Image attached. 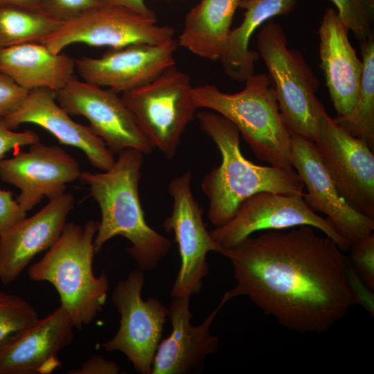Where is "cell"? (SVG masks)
Returning a JSON list of instances; mask_svg holds the SVG:
<instances>
[{
	"instance_id": "cell-1",
	"label": "cell",
	"mask_w": 374,
	"mask_h": 374,
	"mask_svg": "<svg viewBox=\"0 0 374 374\" xmlns=\"http://www.w3.org/2000/svg\"><path fill=\"white\" fill-rule=\"evenodd\" d=\"M302 225L251 235L218 253L235 285L223 297L247 296L265 314L300 333H322L357 304L350 264L330 237Z\"/></svg>"
},
{
	"instance_id": "cell-2",
	"label": "cell",
	"mask_w": 374,
	"mask_h": 374,
	"mask_svg": "<svg viewBox=\"0 0 374 374\" xmlns=\"http://www.w3.org/2000/svg\"><path fill=\"white\" fill-rule=\"evenodd\" d=\"M143 153L127 148L118 153L113 166L101 172L84 171L79 178L89 188L101 214L94 238L96 253L112 238L130 242L127 252L139 269H154L171 248V242L147 223L141 206L139 184Z\"/></svg>"
},
{
	"instance_id": "cell-3",
	"label": "cell",
	"mask_w": 374,
	"mask_h": 374,
	"mask_svg": "<svg viewBox=\"0 0 374 374\" xmlns=\"http://www.w3.org/2000/svg\"><path fill=\"white\" fill-rule=\"evenodd\" d=\"M195 116L222 157L220 166L207 173L201 184L208 199L207 216L215 227L230 221L240 204L258 193L303 195L304 184L293 168L260 166L243 156L240 132L227 118L211 110L199 111Z\"/></svg>"
},
{
	"instance_id": "cell-4",
	"label": "cell",
	"mask_w": 374,
	"mask_h": 374,
	"mask_svg": "<svg viewBox=\"0 0 374 374\" xmlns=\"http://www.w3.org/2000/svg\"><path fill=\"white\" fill-rule=\"evenodd\" d=\"M97 230L98 222L93 220L83 226L66 223L57 242L28 269L30 280L48 282L55 287L61 306L78 330L93 321L107 298V275L96 276L93 270Z\"/></svg>"
},
{
	"instance_id": "cell-5",
	"label": "cell",
	"mask_w": 374,
	"mask_h": 374,
	"mask_svg": "<svg viewBox=\"0 0 374 374\" xmlns=\"http://www.w3.org/2000/svg\"><path fill=\"white\" fill-rule=\"evenodd\" d=\"M244 82V89L233 93L223 92L213 84L193 87V103L197 109H210L230 121L259 160L293 168L292 134L281 116L269 75L253 73Z\"/></svg>"
},
{
	"instance_id": "cell-6",
	"label": "cell",
	"mask_w": 374,
	"mask_h": 374,
	"mask_svg": "<svg viewBox=\"0 0 374 374\" xmlns=\"http://www.w3.org/2000/svg\"><path fill=\"white\" fill-rule=\"evenodd\" d=\"M257 46L290 134L314 142L326 113L316 95L318 78L301 51L288 47L283 27L271 19L261 26Z\"/></svg>"
},
{
	"instance_id": "cell-7",
	"label": "cell",
	"mask_w": 374,
	"mask_h": 374,
	"mask_svg": "<svg viewBox=\"0 0 374 374\" xmlns=\"http://www.w3.org/2000/svg\"><path fill=\"white\" fill-rule=\"evenodd\" d=\"M188 75L174 65L150 82L122 93L121 98L154 148L171 159L197 109Z\"/></svg>"
},
{
	"instance_id": "cell-8",
	"label": "cell",
	"mask_w": 374,
	"mask_h": 374,
	"mask_svg": "<svg viewBox=\"0 0 374 374\" xmlns=\"http://www.w3.org/2000/svg\"><path fill=\"white\" fill-rule=\"evenodd\" d=\"M144 283L143 271L139 269L115 286L112 300L120 314L119 327L103 346L106 351L124 354L137 373L151 374L168 308L156 298H142Z\"/></svg>"
},
{
	"instance_id": "cell-9",
	"label": "cell",
	"mask_w": 374,
	"mask_h": 374,
	"mask_svg": "<svg viewBox=\"0 0 374 374\" xmlns=\"http://www.w3.org/2000/svg\"><path fill=\"white\" fill-rule=\"evenodd\" d=\"M175 29L157 24L127 8L105 6L85 15L63 22L40 43L53 53L72 44L119 48L130 44H160L173 38Z\"/></svg>"
},
{
	"instance_id": "cell-10",
	"label": "cell",
	"mask_w": 374,
	"mask_h": 374,
	"mask_svg": "<svg viewBox=\"0 0 374 374\" xmlns=\"http://www.w3.org/2000/svg\"><path fill=\"white\" fill-rule=\"evenodd\" d=\"M191 181L192 175L187 171L174 177L168 187L173 205L163 228L173 233L181 262L170 291L172 298L190 297L200 292L203 279L209 272L206 256L220 249L206 229L202 209L192 193Z\"/></svg>"
},
{
	"instance_id": "cell-11",
	"label": "cell",
	"mask_w": 374,
	"mask_h": 374,
	"mask_svg": "<svg viewBox=\"0 0 374 374\" xmlns=\"http://www.w3.org/2000/svg\"><path fill=\"white\" fill-rule=\"evenodd\" d=\"M302 195L258 193L240 204L230 221L215 227L210 233L220 249H227L256 231L308 225L330 237L342 251L349 249L350 244L338 233L330 221L313 211Z\"/></svg>"
},
{
	"instance_id": "cell-12",
	"label": "cell",
	"mask_w": 374,
	"mask_h": 374,
	"mask_svg": "<svg viewBox=\"0 0 374 374\" xmlns=\"http://www.w3.org/2000/svg\"><path fill=\"white\" fill-rule=\"evenodd\" d=\"M55 98L69 115L86 118L113 154L133 148L148 154L154 149L121 97L112 90L73 78L55 91Z\"/></svg>"
},
{
	"instance_id": "cell-13",
	"label": "cell",
	"mask_w": 374,
	"mask_h": 374,
	"mask_svg": "<svg viewBox=\"0 0 374 374\" xmlns=\"http://www.w3.org/2000/svg\"><path fill=\"white\" fill-rule=\"evenodd\" d=\"M290 161L307 190L302 195L306 204L313 211L326 215L350 244L373 232L374 217L358 210L344 197L314 142L292 135Z\"/></svg>"
},
{
	"instance_id": "cell-14",
	"label": "cell",
	"mask_w": 374,
	"mask_h": 374,
	"mask_svg": "<svg viewBox=\"0 0 374 374\" xmlns=\"http://www.w3.org/2000/svg\"><path fill=\"white\" fill-rule=\"evenodd\" d=\"M314 143L344 197L374 217L373 150L341 128L327 112Z\"/></svg>"
},
{
	"instance_id": "cell-15",
	"label": "cell",
	"mask_w": 374,
	"mask_h": 374,
	"mask_svg": "<svg viewBox=\"0 0 374 374\" xmlns=\"http://www.w3.org/2000/svg\"><path fill=\"white\" fill-rule=\"evenodd\" d=\"M174 38L160 44H136L110 48L99 57L75 59L83 81L118 93L143 86L175 65Z\"/></svg>"
},
{
	"instance_id": "cell-16",
	"label": "cell",
	"mask_w": 374,
	"mask_h": 374,
	"mask_svg": "<svg viewBox=\"0 0 374 374\" xmlns=\"http://www.w3.org/2000/svg\"><path fill=\"white\" fill-rule=\"evenodd\" d=\"M81 172L78 161L66 151L39 141L0 161V179L20 190L16 200L26 212L44 197L51 199L64 193Z\"/></svg>"
},
{
	"instance_id": "cell-17",
	"label": "cell",
	"mask_w": 374,
	"mask_h": 374,
	"mask_svg": "<svg viewBox=\"0 0 374 374\" xmlns=\"http://www.w3.org/2000/svg\"><path fill=\"white\" fill-rule=\"evenodd\" d=\"M75 328L60 305L0 344V374H50L61 367L60 350Z\"/></svg>"
},
{
	"instance_id": "cell-18",
	"label": "cell",
	"mask_w": 374,
	"mask_h": 374,
	"mask_svg": "<svg viewBox=\"0 0 374 374\" xmlns=\"http://www.w3.org/2000/svg\"><path fill=\"white\" fill-rule=\"evenodd\" d=\"M74 204L73 196L64 193L0 235V281L3 284L15 281L36 255L57 242Z\"/></svg>"
},
{
	"instance_id": "cell-19",
	"label": "cell",
	"mask_w": 374,
	"mask_h": 374,
	"mask_svg": "<svg viewBox=\"0 0 374 374\" xmlns=\"http://www.w3.org/2000/svg\"><path fill=\"white\" fill-rule=\"evenodd\" d=\"M190 297H174L168 307L170 335L160 341L156 351L151 374H187L202 371L205 358L215 353L218 338L210 332L217 313L227 302L222 296L220 303L199 325H193Z\"/></svg>"
},
{
	"instance_id": "cell-20",
	"label": "cell",
	"mask_w": 374,
	"mask_h": 374,
	"mask_svg": "<svg viewBox=\"0 0 374 374\" xmlns=\"http://www.w3.org/2000/svg\"><path fill=\"white\" fill-rule=\"evenodd\" d=\"M8 128L14 130L24 123L35 124L52 134L60 144L81 150L90 163L102 170L114 164L113 153L90 126L71 118L57 103L55 91L37 88L28 91L19 106L1 117Z\"/></svg>"
},
{
	"instance_id": "cell-21",
	"label": "cell",
	"mask_w": 374,
	"mask_h": 374,
	"mask_svg": "<svg viewBox=\"0 0 374 374\" xmlns=\"http://www.w3.org/2000/svg\"><path fill=\"white\" fill-rule=\"evenodd\" d=\"M349 29L333 8L318 30L320 67L337 116L348 113L358 98L363 64L348 37Z\"/></svg>"
},
{
	"instance_id": "cell-22",
	"label": "cell",
	"mask_w": 374,
	"mask_h": 374,
	"mask_svg": "<svg viewBox=\"0 0 374 374\" xmlns=\"http://www.w3.org/2000/svg\"><path fill=\"white\" fill-rule=\"evenodd\" d=\"M75 59L53 53L40 42L0 49V72L28 91L48 88L57 91L74 78Z\"/></svg>"
},
{
	"instance_id": "cell-23",
	"label": "cell",
	"mask_w": 374,
	"mask_h": 374,
	"mask_svg": "<svg viewBox=\"0 0 374 374\" xmlns=\"http://www.w3.org/2000/svg\"><path fill=\"white\" fill-rule=\"evenodd\" d=\"M240 0H201L186 14L177 42L193 54L212 61L224 54Z\"/></svg>"
},
{
	"instance_id": "cell-24",
	"label": "cell",
	"mask_w": 374,
	"mask_h": 374,
	"mask_svg": "<svg viewBox=\"0 0 374 374\" xmlns=\"http://www.w3.org/2000/svg\"><path fill=\"white\" fill-rule=\"evenodd\" d=\"M296 3V0H240L239 8L245 10L243 20L231 29L220 60L228 76L242 82L254 73L260 55L249 48L252 35L274 17L289 14Z\"/></svg>"
},
{
	"instance_id": "cell-25",
	"label": "cell",
	"mask_w": 374,
	"mask_h": 374,
	"mask_svg": "<svg viewBox=\"0 0 374 374\" xmlns=\"http://www.w3.org/2000/svg\"><path fill=\"white\" fill-rule=\"evenodd\" d=\"M363 64L359 95L353 109L334 121L353 136L374 148V37L359 42Z\"/></svg>"
},
{
	"instance_id": "cell-26",
	"label": "cell",
	"mask_w": 374,
	"mask_h": 374,
	"mask_svg": "<svg viewBox=\"0 0 374 374\" xmlns=\"http://www.w3.org/2000/svg\"><path fill=\"white\" fill-rule=\"evenodd\" d=\"M62 23L42 10L13 6H0V49L41 42Z\"/></svg>"
},
{
	"instance_id": "cell-27",
	"label": "cell",
	"mask_w": 374,
	"mask_h": 374,
	"mask_svg": "<svg viewBox=\"0 0 374 374\" xmlns=\"http://www.w3.org/2000/svg\"><path fill=\"white\" fill-rule=\"evenodd\" d=\"M38 319L37 310L26 299L0 291V344Z\"/></svg>"
},
{
	"instance_id": "cell-28",
	"label": "cell",
	"mask_w": 374,
	"mask_h": 374,
	"mask_svg": "<svg viewBox=\"0 0 374 374\" xmlns=\"http://www.w3.org/2000/svg\"><path fill=\"white\" fill-rule=\"evenodd\" d=\"M337 8L341 20L352 31L359 42L373 34L371 18L367 13L362 0H330Z\"/></svg>"
},
{
	"instance_id": "cell-29",
	"label": "cell",
	"mask_w": 374,
	"mask_h": 374,
	"mask_svg": "<svg viewBox=\"0 0 374 374\" xmlns=\"http://www.w3.org/2000/svg\"><path fill=\"white\" fill-rule=\"evenodd\" d=\"M352 268L363 283L374 290V233L373 232L350 244Z\"/></svg>"
},
{
	"instance_id": "cell-30",
	"label": "cell",
	"mask_w": 374,
	"mask_h": 374,
	"mask_svg": "<svg viewBox=\"0 0 374 374\" xmlns=\"http://www.w3.org/2000/svg\"><path fill=\"white\" fill-rule=\"evenodd\" d=\"M42 10L64 22L107 6L104 0H40Z\"/></svg>"
},
{
	"instance_id": "cell-31",
	"label": "cell",
	"mask_w": 374,
	"mask_h": 374,
	"mask_svg": "<svg viewBox=\"0 0 374 374\" xmlns=\"http://www.w3.org/2000/svg\"><path fill=\"white\" fill-rule=\"evenodd\" d=\"M28 91L19 86L10 77L0 72V117H4L14 112Z\"/></svg>"
},
{
	"instance_id": "cell-32",
	"label": "cell",
	"mask_w": 374,
	"mask_h": 374,
	"mask_svg": "<svg viewBox=\"0 0 374 374\" xmlns=\"http://www.w3.org/2000/svg\"><path fill=\"white\" fill-rule=\"evenodd\" d=\"M39 141L38 135L32 130L15 132L8 127L3 119L0 117V161L6 153L11 150H18L21 147L30 145Z\"/></svg>"
},
{
	"instance_id": "cell-33",
	"label": "cell",
	"mask_w": 374,
	"mask_h": 374,
	"mask_svg": "<svg viewBox=\"0 0 374 374\" xmlns=\"http://www.w3.org/2000/svg\"><path fill=\"white\" fill-rule=\"evenodd\" d=\"M11 191L0 190V235L26 217Z\"/></svg>"
},
{
	"instance_id": "cell-34",
	"label": "cell",
	"mask_w": 374,
	"mask_h": 374,
	"mask_svg": "<svg viewBox=\"0 0 374 374\" xmlns=\"http://www.w3.org/2000/svg\"><path fill=\"white\" fill-rule=\"evenodd\" d=\"M119 365L105 359L101 355H93L87 359L80 368L70 370L69 374H117L120 373Z\"/></svg>"
},
{
	"instance_id": "cell-35",
	"label": "cell",
	"mask_w": 374,
	"mask_h": 374,
	"mask_svg": "<svg viewBox=\"0 0 374 374\" xmlns=\"http://www.w3.org/2000/svg\"><path fill=\"white\" fill-rule=\"evenodd\" d=\"M109 6L127 8L141 15L150 18H156L155 13L145 3L144 0H104Z\"/></svg>"
},
{
	"instance_id": "cell-36",
	"label": "cell",
	"mask_w": 374,
	"mask_h": 374,
	"mask_svg": "<svg viewBox=\"0 0 374 374\" xmlns=\"http://www.w3.org/2000/svg\"><path fill=\"white\" fill-rule=\"evenodd\" d=\"M19 6L44 11L40 0H0V6Z\"/></svg>"
},
{
	"instance_id": "cell-37",
	"label": "cell",
	"mask_w": 374,
	"mask_h": 374,
	"mask_svg": "<svg viewBox=\"0 0 374 374\" xmlns=\"http://www.w3.org/2000/svg\"><path fill=\"white\" fill-rule=\"evenodd\" d=\"M362 2L369 17L373 19L374 13V0H362Z\"/></svg>"
}]
</instances>
